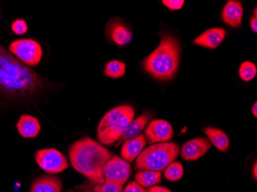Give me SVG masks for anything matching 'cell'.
Listing matches in <instances>:
<instances>
[{
  "mask_svg": "<svg viewBox=\"0 0 257 192\" xmlns=\"http://www.w3.org/2000/svg\"><path fill=\"white\" fill-rule=\"evenodd\" d=\"M180 152V147L175 142L154 144L140 153L136 160L138 171H161L174 161Z\"/></svg>",
  "mask_w": 257,
  "mask_h": 192,
  "instance_id": "5b68a950",
  "label": "cell"
},
{
  "mask_svg": "<svg viewBox=\"0 0 257 192\" xmlns=\"http://www.w3.org/2000/svg\"><path fill=\"white\" fill-rule=\"evenodd\" d=\"M72 166L90 181L102 183L103 167L112 158L110 152L99 143L85 137L72 145L69 150Z\"/></svg>",
  "mask_w": 257,
  "mask_h": 192,
  "instance_id": "7a4b0ae2",
  "label": "cell"
},
{
  "mask_svg": "<svg viewBox=\"0 0 257 192\" xmlns=\"http://www.w3.org/2000/svg\"><path fill=\"white\" fill-rule=\"evenodd\" d=\"M9 50L23 64L30 66H37L43 56L41 46L37 42L28 39L16 40L10 44Z\"/></svg>",
  "mask_w": 257,
  "mask_h": 192,
  "instance_id": "8992f818",
  "label": "cell"
},
{
  "mask_svg": "<svg viewBox=\"0 0 257 192\" xmlns=\"http://www.w3.org/2000/svg\"><path fill=\"white\" fill-rule=\"evenodd\" d=\"M36 161L43 171L49 174H57L68 167L66 157L60 151L53 148L39 150Z\"/></svg>",
  "mask_w": 257,
  "mask_h": 192,
  "instance_id": "52a82bcc",
  "label": "cell"
},
{
  "mask_svg": "<svg viewBox=\"0 0 257 192\" xmlns=\"http://www.w3.org/2000/svg\"><path fill=\"white\" fill-rule=\"evenodd\" d=\"M122 192H147L144 187L139 184L137 181H131L128 183Z\"/></svg>",
  "mask_w": 257,
  "mask_h": 192,
  "instance_id": "484cf974",
  "label": "cell"
},
{
  "mask_svg": "<svg viewBox=\"0 0 257 192\" xmlns=\"http://www.w3.org/2000/svg\"><path fill=\"white\" fill-rule=\"evenodd\" d=\"M252 115H254V116H255V117L257 116V103H256V102H255V104H254L253 106L252 107Z\"/></svg>",
  "mask_w": 257,
  "mask_h": 192,
  "instance_id": "f1b7e54d",
  "label": "cell"
},
{
  "mask_svg": "<svg viewBox=\"0 0 257 192\" xmlns=\"http://www.w3.org/2000/svg\"><path fill=\"white\" fill-rule=\"evenodd\" d=\"M147 144L145 135L140 134L138 136L126 140L121 150V156L128 162H132L142 152Z\"/></svg>",
  "mask_w": 257,
  "mask_h": 192,
  "instance_id": "5bb4252c",
  "label": "cell"
},
{
  "mask_svg": "<svg viewBox=\"0 0 257 192\" xmlns=\"http://www.w3.org/2000/svg\"><path fill=\"white\" fill-rule=\"evenodd\" d=\"M12 30L18 36L25 34L28 30L27 23L23 20H17L12 24Z\"/></svg>",
  "mask_w": 257,
  "mask_h": 192,
  "instance_id": "cb8c5ba5",
  "label": "cell"
},
{
  "mask_svg": "<svg viewBox=\"0 0 257 192\" xmlns=\"http://www.w3.org/2000/svg\"><path fill=\"white\" fill-rule=\"evenodd\" d=\"M211 146L210 142L206 138H194L183 144L180 155L185 161H196L203 157Z\"/></svg>",
  "mask_w": 257,
  "mask_h": 192,
  "instance_id": "8fae6325",
  "label": "cell"
},
{
  "mask_svg": "<svg viewBox=\"0 0 257 192\" xmlns=\"http://www.w3.org/2000/svg\"><path fill=\"white\" fill-rule=\"evenodd\" d=\"M125 64L118 60H112L106 64L104 74L112 79H119L125 75Z\"/></svg>",
  "mask_w": 257,
  "mask_h": 192,
  "instance_id": "ffe728a7",
  "label": "cell"
},
{
  "mask_svg": "<svg viewBox=\"0 0 257 192\" xmlns=\"http://www.w3.org/2000/svg\"><path fill=\"white\" fill-rule=\"evenodd\" d=\"M243 9L242 4L236 0H229L222 11V20L226 25L237 28L242 25Z\"/></svg>",
  "mask_w": 257,
  "mask_h": 192,
  "instance_id": "7c38bea8",
  "label": "cell"
},
{
  "mask_svg": "<svg viewBox=\"0 0 257 192\" xmlns=\"http://www.w3.org/2000/svg\"><path fill=\"white\" fill-rule=\"evenodd\" d=\"M146 136L150 144L167 142L173 136V130L168 122L163 119L153 120L145 129Z\"/></svg>",
  "mask_w": 257,
  "mask_h": 192,
  "instance_id": "30bf717a",
  "label": "cell"
},
{
  "mask_svg": "<svg viewBox=\"0 0 257 192\" xmlns=\"http://www.w3.org/2000/svg\"><path fill=\"white\" fill-rule=\"evenodd\" d=\"M43 79L0 44V92L10 97H24L37 93Z\"/></svg>",
  "mask_w": 257,
  "mask_h": 192,
  "instance_id": "6da1fadb",
  "label": "cell"
},
{
  "mask_svg": "<svg viewBox=\"0 0 257 192\" xmlns=\"http://www.w3.org/2000/svg\"><path fill=\"white\" fill-rule=\"evenodd\" d=\"M131 174V164L117 156L112 157L104 165L105 181H112L123 186Z\"/></svg>",
  "mask_w": 257,
  "mask_h": 192,
  "instance_id": "ba28073f",
  "label": "cell"
},
{
  "mask_svg": "<svg viewBox=\"0 0 257 192\" xmlns=\"http://www.w3.org/2000/svg\"><path fill=\"white\" fill-rule=\"evenodd\" d=\"M252 171H253V173H252V174H253L254 178L256 179V177H257V163H256V161H255V162L254 163V166H253V168H252Z\"/></svg>",
  "mask_w": 257,
  "mask_h": 192,
  "instance_id": "f546056e",
  "label": "cell"
},
{
  "mask_svg": "<svg viewBox=\"0 0 257 192\" xmlns=\"http://www.w3.org/2000/svg\"><path fill=\"white\" fill-rule=\"evenodd\" d=\"M256 66L251 62H244L239 69V77L245 82H249L255 78L256 75Z\"/></svg>",
  "mask_w": 257,
  "mask_h": 192,
  "instance_id": "7402d4cb",
  "label": "cell"
},
{
  "mask_svg": "<svg viewBox=\"0 0 257 192\" xmlns=\"http://www.w3.org/2000/svg\"><path fill=\"white\" fill-rule=\"evenodd\" d=\"M63 184L59 177L53 175L40 176L32 184L30 192H62Z\"/></svg>",
  "mask_w": 257,
  "mask_h": 192,
  "instance_id": "9a60e30c",
  "label": "cell"
},
{
  "mask_svg": "<svg viewBox=\"0 0 257 192\" xmlns=\"http://www.w3.org/2000/svg\"><path fill=\"white\" fill-rule=\"evenodd\" d=\"M152 118H153L152 113L147 112L142 115H140L137 119L133 120L132 122L128 124V127L119 140L121 141H126L138 136Z\"/></svg>",
  "mask_w": 257,
  "mask_h": 192,
  "instance_id": "e0dca14e",
  "label": "cell"
},
{
  "mask_svg": "<svg viewBox=\"0 0 257 192\" xmlns=\"http://www.w3.org/2000/svg\"><path fill=\"white\" fill-rule=\"evenodd\" d=\"M122 185L112 182V181H104L99 183L95 187L94 192H122Z\"/></svg>",
  "mask_w": 257,
  "mask_h": 192,
  "instance_id": "603a6c76",
  "label": "cell"
},
{
  "mask_svg": "<svg viewBox=\"0 0 257 192\" xmlns=\"http://www.w3.org/2000/svg\"><path fill=\"white\" fill-rule=\"evenodd\" d=\"M147 192H172L171 190H169L168 188H166L164 187H161V186H152Z\"/></svg>",
  "mask_w": 257,
  "mask_h": 192,
  "instance_id": "83f0119b",
  "label": "cell"
},
{
  "mask_svg": "<svg viewBox=\"0 0 257 192\" xmlns=\"http://www.w3.org/2000/svg\"><path fill=\"white\" fill-rule=\"evenodd\" d=\"M163 5L170 10H179L184 5L183 0H163L162 1Z\"/></svg>",
  "mask_w": 257,
  "mask_h": 192,
  "instance_id": "d4e9b609",
  "label": "cell"
},
{
  "mask_svg": "<svg viewBox=\"0 0 257 192\" xmlns=\"http://www.w3.org/2000/svg\"><path fill=\"white\" fill-rule=\"evenodd\" d=\"M204 132L210 142L222 152H226L229 147V139L224 131L213 127H206Z\"/></svg>",
  "mask_w": 257,
  "mask_h": 192,
  "instance_id": "ac0fdd59",
  "label": "cell"
},
{
  "mask_svg": "<svg viewBox=\"0 0 257 192\" xmlns=\"http://www.w3.org/2000/svg\"><path fill=\"white\" fill-rule=\"evenodd\" d=\"M160 171H140L135 175V180L142 187H152L161 181Z\"/></svg>",
  "mask_w": 257,
  "mask_h": 192,
  "instance_id": "d6986e66",
  "label": "cell"
},
{
  "mask_svg": "<svg viewBox=\"0 0 257 192\" xmlns=\"http://www.w3.org/2000/svg\"><path fill=\"white\" fill-rule=\"evenodd\" d=\"M106 39L119 46H125L132 41L133 32L131 27L119 18L111 20L106 27Z\"/></svg>",
  "mask_w": 257,
  "mask_h": 192,
  "instance_id": "9c48e42d",
  "label": "cell"
},
{
  "mask_svg": "<svg viewBox=\"0 0 257 192\" xmlns=\"http://www.w3.org/2000/svg\"><path fill=\"white\" fill-rule=\"evenodd\" d=\"M226 33L222 28H211L193 40V44L207 49H216L223 43Z\"/></svg>",
  "mask_w": 257,
  "mask_h": 192,
  "instance_id": "4fadbf2b",
  "label": "cell"
},
{
  "mask_svg": "<svg viewBox=\"0 0 257 192\" xmlns=\"http://www.w3.org/2000/svg\"><path fill=\"white\" fill-rule=\"evenodd\" d=\"M180 58L178 40L170 34H162L158 47L143 62L149 74L158 80L167 81L177 74Z\"/></svg>",
  "mask_w": 257,
  "mask_h": 192,
  "instance_id": "3957f363",
  "label": "cell"
},
{
  "mask_svg": "<svg viewBox=\"0 0 257 192\" xmlns=\"http://www.w3.org/2000/svg\"><path fill=\"white\" fill-rule=\"evenodd\" d=\"M135 111L130 105H120L111 109L102 117L97 130V137L102 144L112 145L123 135L132 122Z\"/></svg>",
  "mask_w": 257,
  "mask_h": 192,
  "instance_id": "277c9868",
  "label": "cell"
},
{
  "mask_svg": "<svg viewBox=\"0 0 257 192\" xmlns=\"http://www.w3.org/2000/svg\"><path fill=\"white\" fill-rule=\"evenodd\" d=\"M250 28L252 31H253L254 33H256L257 32V10L256 8L254 10V14L253 17H252V19L250 20Z\"/></svg>",
  "mask_w": 257,
  "mask_h": 192,
  "instance_id": "4316f807",
  "label": "cell"
},
{
  "mask_svg": "<svg viewBox=\"0 0 257 192\" xmlns=\"http://www.w3.org/2000/svg\"><path fill=\"white\" fill-rule=\"evenodd\" d=\"M17 126L19 133L27 138L37 137L41 129L38 119L29 115H22L17 122Z\"/></svg>",
  "mask_w": 257,
  "mask_h": 192,
  "instance_id": "2e32d148",
  "label": "cell"
},
{
  "mask_svg": "<svg viewBox=\"0 0 257 192\" xmlns=\"http://www.w3.org/2000/svg\"><path fill=\"white\" fill-rule=\"evenodd\" d=\"M183 175V167L181 163L173 161L166 167L164 176L170 181H179Z\"/></svg>",
  "mask_w": 257,
  "mask_h": 192,
  "instance_id": "44dd1931",
  "label": "cell"
}]
</instances>
